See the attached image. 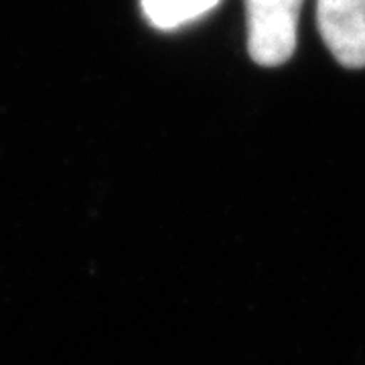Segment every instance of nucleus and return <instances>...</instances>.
<instances>
[{
  "label": "nucleus",
  "mask_w": 365,
  "mask_h": 365,
  "mask_svg": "<svg viewBox=\"0 0 365 365\" xmlns=\"http://www.w3.org/2000/svg\"><path fill=\"white\" fill-rule=\"evenodd\" d=\"M321 37L343 67H365V0H317Z\"/></svg>",
  "instance_id": "2"
},
{
  "label": "nucleus",
  "mask_w": 365,
  "mask_h": 365,
  "mask_svg": "<svg viewBox=\"0 0 365 365\" xmlns=\"http://www.w3.org/2000/svg\"><path fill=\"white\" fill-rule=\"evenodd\" d=\"M220 0H143V13L150 25L170 31L209 13Z\"/></svg>",
  "instance_id": "3"
},
{
  "label": "nucleus",
  "mask_w": 365,
  "mask_h": 365,
  "mask_svg": "<svg viewBox=\"0 0 365 365\" xmlns=\"http://www.w3.org/2000/svg\"><path fill=\"white\" fill-rule=\"evenodd\" d=\"M302 0H246L250 57L264 67L288 61L297 47Z\"/></svg>",
  "instance_id": "1"
}]
</instances>
